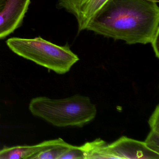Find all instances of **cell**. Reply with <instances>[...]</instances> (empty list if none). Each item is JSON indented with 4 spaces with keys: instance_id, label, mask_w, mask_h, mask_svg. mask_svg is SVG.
<instances>
[{
    "instance_id": "6da1fadb",
    "label": "cell",
    "mask_w": 159,
    "mask_h": 159,
    "mask_svg": "<svg viewBox=\"0 0 159 159\" xmlns=\"http://www.w3.org/2000/svg\"><path fill=\"white\" fill-rule=\"evenodd\" d=\"M159 30L158 3L145 0H108L86 29L129 45L150 43Z\"/></svg>"
},
{
    "instance_id": "7a4b0ae2",
    "label": "cell",
    "mask_w": 159,
    "mask_h": 159,
    "mask_svg": "<svg viewBox=\"0 0 159 159\" xmlns=\"http://www.w3.org/2000/svg\"><path fill=\"white\" fill-rule=\"evenodd\" d=\"M29 108L34 116L60 127H82L93 120L97 111L89 98L80 95L62 99L38 97L31 99Z\"/></svg>"
},
{
    "instance_id": "3957f363",
    "label": "cell",
    "mask_w": 159,
    "mask_h": 159,
    "mask_svg": "<svg viewBox=\"0 0 159 159\" xmlns=\"http://www.w3.org/2000/svg\"><path fill=\"white\" fill-rule=\"evenodd\" d=\"M8 47L17 55L59 74L70 70L80 60L68 44L60 46L38 37L34 39L12 38Z\"/></svg>"
},
{
    "instance_id": "277c9868",
    "label": "cell",
    "mask_w": 159,
    "mask_h": 159,
    "mask_svg": "<svg viewBox=\"0 0 159 159\" xmlns=\"http://www.w3.org/2000/svg\"><path fill=\"white\" fill-rule=\"evenodd\" d=\"M108 0H58L57 8L73 15L78 24L79 33L86 30L96 14Z\"/></svg>"
},
{
    "instance_id": "5b68a950",
    "label": "cell",
    "mask_w": 159,
    "mask_h": 159,
    "mask_svg": "<svg viewBox=\"0 0 159 159\" xmlns=\"http://www.w3.org/2000/svg\"><path fill=\"white\" fill-rule=\"evenodd\" d=\"M30 2V0H7L0 11V40L21 26Z\"/></svg>"
},
{
    "instance_id": "8992f818",
    "label": "cell",
    "mask_w": 159,
    "mask_h": 159,
    "mask_svg": "<svg viewBox=\"0 0 159 159\" xmlns=\"http://www.w3.org/2000/svg\"><path fill=\"white\" fill-rule=\"evenodd\" d=\"M108 146L117 159H159V153L149 148L144 141L127 137H121Z\"/></svg>"
},
{
    "instance_id": "52a82bcc",
    "label": "cell",
    "mask_w": 159,
    "mask_h": 159,
    "mask_svg": "<svg viewBox=\"0 0 159 159\" xmlns=\"http://www.w3.org/2000/svg\"><path fill=\"white\" fill-rule=\"evenodd\" d=\"M60 138L33 145L4 147L0 150V159H34L36 155L57 144Z\"/></svg>"
},
{
    "instance_id": "ba28073f",
    "label": "cell",
    "mask_w": 159,
    "mask_h": 159,
    "mask_svg": "<svg viewBox=\"0 0 159 159\" xmlns=\"http://www.w3.org/2000/svg\"><path fill=\"white\" fill-rule=\"evenodd\" d=\"M84 159H117L104 140L97 139L82 145Z\"/></svg>"
},
{
    "instance_id": "9c48e42d",
    "label": "cell",
    "mask_w": 159,
    "mask_h": 159,
    "mask_svg": "<svg viewBox=\"0 0 159 159\" xmlns=\"http://www.w3.org/2000/svg\"><path fill=\"white\" fill-rule=\"evenodd\" d=\"M71 145L61 138L57 144L39 153L34 159H60V157L69 149Z\"/></svg>"
},
{
    "instance_id": "30bf717a",
    "label": "cell",
    "mask_w": 159,
    "mask_h": 159,
    "mask_svg": "<svg viewBox=\"0 0 159 159\" xmlns=\"http://www.w3.org/2000/svg\"><path fill=\"white\" fill-rule=\"evenodd\" d=\"M84 159V151L82 145L74 146L71 145L70 148L66 151L60 159Z\"/></svg>"
},
{
    "instance_id": "8fae6325",
    "label": "cell",
    "mask_w": 159,
    "mask_h": 159,
    "mask_svg": "<svg viewBox=\"0 0 159 159\" xmlns=\"http://www.w3.org/2000/svg\"><path fill=\"white\" fill-rule=\"evenodd\" d=\"M159 131L151 130L144 141L147 146L159 153Z\"/></svg>"
},
{
    "instance_id": "7c38bea8",
    "label": "cell",
    "mask_w": 159,
    "mask_h": 159,
    "mask_svg": "<svg viewBox=\"0 0 159 159\" xmlns=\"http://www.w3.org/2000/svg\"><path fill=\"white\" fill-rule=\"evenodd\" d=\"M159 107L157 105L148 120L151 129L159 131Z\"/></svg>"
},
{
    "instance_id": "4fadbf2b",
    "label": "cell",
    "mask_w": 159,
    "mask_h": 159,
    "mask_svg": "<svg viewBox=\"0 0 159 159\" xmlns=\"http://www.w3.org/2000/svg\"><path fill=\"white\" fill-rule=\"evenodd\" d=\"M159 30H157V32H156L150 43L151 44L152 47L153 52L155 53V57L158 58H159Z\"/></svg>"
},
{
    "instance_id": "5bb4252c",
    "label": "cell",
    "mask_w": 159,
    "mask_h": 159,
    "mask_svg": "<svg viewBox=\"0 0 159 159\" xmlns=\"http://www.w3.org/2000/svg\"><path fill=\"white\" fill-rule=\"evenodd\" d=\"M7 1V0H0V11H1L5 6Z\"/></svg>"
},
{
    "instance_id": "9a60e30c",
    "label": "cell",
    "mask_w": 159,
    "mask_h": 159,
    "mask_svg": "<svg viewBox=\"0 0 159 159\" xmlns=\"http://www.w3.org/2000/svg\"><path fill=\"white\" fill-rule=\"evenodd\" d=\"M147 1L151 2H155V3H159V0H145Z\"/></svg>"
}]
</instances>
